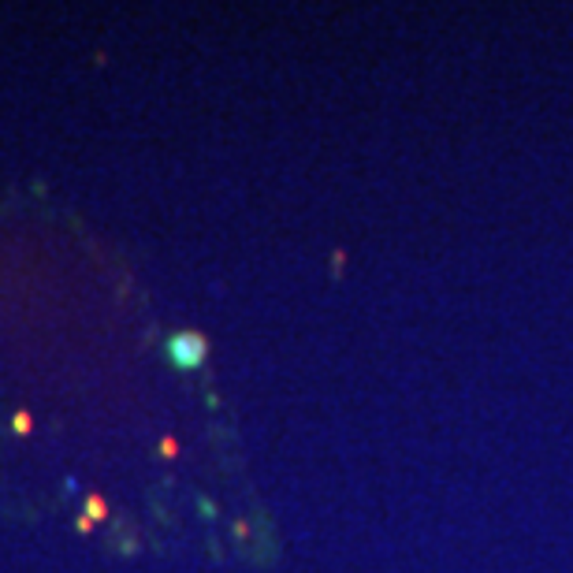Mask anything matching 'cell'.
I'll return each mask as SVG.
<instances>
[{
  "label": "cell",
  "instance_id": "cell-1",
  "mask_svg": "<svg viewBox=\"0 0 573 573\" xmlns=\"http://www.w3.org/2000/svg\"><path fill=\"white\" fill-rule=\"evenodd\" d=\"M168 357H172V365L175 369H183V372H194V369H201L205 365V357H209V342L205 335L198 332H179L168 339Z\"/></svg>",
  "mask_w": 573,
  "mask_h": 573
},
{
  "label": "cell",
  "instance_id": "cell-2",
  "mask_svg": "<svg viewBox=\"0 0 573 573\" xmlns=\"http://www.w3.org/2000/svg\"><path fill=\"white\" fill-rule=\"evenodd\" d=\"M86 517L93 521V525L108 517V506H105V499H101V495H86Z\"/></svg>",
  "mask_w": 573,
  "mask_h": 573
},
{
  "label": "cell",
  "instance_id": "cell-3",
  "mask_svg": "<svg viewBox=\"0 0 573 573\" xmlns=\"http://www.w3.org/2000/svg\"><path fill=\"white\" fill-rule=\"evenodd\" d=\"M11 429H15V436H30V429H34V417H30L26 409H19V414L11 417Z\"/></svg>",
  "mask_w": 573,
  "mask_h": 573
},
{
  "label": "cell",
  "instance_id": "cell-4",
  "mask_svg": "<svg viewBox=\"0 0 573 573\" xmlns=\"http://www.w3.org/2000/svg\"><path fill=\"white\" fill-rule=\"evenodd\" d=\"M75 529H78V532H90V529H93V521H90L86 514H82V517L75 521Z\"/></svg>",
  "mask_w": 573,
  "mask_h": 573
}]
</instances>
